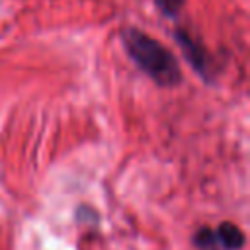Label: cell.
<instances>
[{
  "label": "cell",
  "instance_id": "3",
  "mask_svg": "<svg viewBox=\"0 0 250 250\" xmlns=\"http://www.w3.org/2000/svg\"><path fill=\"white\" fill-rule=\"evenodd\" d=\"M178 41H180V45L184 47L186 57H189V61H191V62H193L197 68H205L201 49H199L197 45H193V41H191V39H189L186 33H182V31H178Z\"/></svg>",
  "mask_w": 250,
  "mask_h": 250
},
{
  "label": "cell",
  "instance_id": "1",
  "mask_svg": "<svg viewBox=\"0 0 250 250\" xmlns=\"http://www.w3.org/2000/svg\"><path fill=\"white\" fill-rule=\"evenodd\" d=\"M123 43L127 47L129 57L156 84L174 86L180 80V66H178L176 59L162 43H158L150 35H146L135 27H129L123 31Z\"/></svg>",
  "mask_w": 250,
  "mask_h": 250
},
{
  "label": "cell",
  "instance_id": "4",
  "mask_svg": "<svg viewBox=\"0 0 250 250\" xmlns=\"http://www.w3.org/2000/svg\"><path fill=\"white\" fill-rule=\"evenodd\" d=\"M156 2H158V6H160L166 14H174V12H178V8L182 6L184 0H156Z\"/></svg>",
  "mask_w": 250,
  "mask_h": 250
},
{
  "label": "cell",
  "instance_id": "2",
  "mask_svg": "<svg viewBox=\"0 0 250 250\" xmlns=\"http://www.w3.org/2000/svg\"><path fill=\"white\" fill-rule=\"evenodd\" d=\"M215 234V242L217 248H225V250H236L244 244V234L236 225L230 223H223L219 229L213 230Z\"/></svg>",
  "mask_w": 250,
  "mask_h": 250
}]
</instances>
